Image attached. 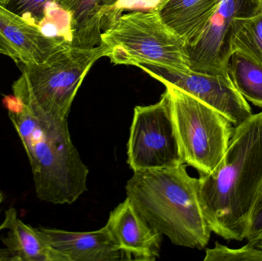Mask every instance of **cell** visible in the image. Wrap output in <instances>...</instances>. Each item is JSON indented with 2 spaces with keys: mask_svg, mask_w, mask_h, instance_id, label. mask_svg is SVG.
<instances>
[{
  "mask_svg": "<svg viewBox=\"0 0 262 261\" xmlns=\"http://www.w3.org/2000/svg\"><path fill=\"white\" fill-rule=\"evenodd\" d=\"M262 186V112L234 127L217 167L199 178V199L212 232L245 240L249 215Z\"/></svg>",
  "mask_w": 262,
  "mask_h": 261,
  "instance_id": "1",
  "label": "cell"
},
{
  "mask_svg": "<svg viewBox=\"0 0 262 261\" xmlns=\"http://www.w3.org/2000/svg\"><path fill=\"white\" fill-rule=\"evenodd\" d=\"M3 104L26 150L37 197L70 205L88 190L89 170L72 143L68 119L31 108L13 95Z\"/></svg>",
  "mask_w": 262,
  "mask_h": 261,
  "instance_id": "2",
  "label": "cell"
},
{
  "mask_svg": "<svg viewBox=\"0 0 262 261\" xmlns=\"http://www.w3.org/2000/svg\"><path fill=\"white\" fill-rule=\"evenodd\" d=\"M127 197L146 222L173 245L202 250L210 239L199 199V179L186 164L134 172L126 184Z\"/></svg>",
  "mask_w": 262,
  "mask_h": 261,
  "instance_id": "3",
  "label": "cell"
},
{
  "mask_svg": "<svg viewBox=\"0 0 262 261\" xmlns=\"http://www.w3.org/2000/svg\"><path fill=\"white\" fill-rule=\"evenodd\" d=\"M108 53L103 44L82 49L64 41L44 62L19 66L21 75L12 84V95L31 108L68 119L86 75Z\"/></svg>",
  "mask_w": 262,
  "mask_h": 261,
  "instance_id": "4",
  "label": "cell"
},
{
  "mask_svg": "<svg viewBox=\"0 0 262 261\" xmlns=\"http://www.w3.org/2000/svg\"><path fill=\"white\" fill-rule=\"evenodd\" d=\"M101 40L115 64L192 70L187 44L165 24L155 8L118 15L103 30Z\"/></svg>",
  "mask_w": 262,
  "mask_h": 261,
  "instance_id": "5",
  "label": "cell"
},
{
  "mask_svg": "<svg viewBox=\"0 0 262 261\" xmlns=\"http://www.w3.org/2000/svg\"><path fill=\"white\" fill-rule=\"evenodd\" d=\"M186 165L210 173L227 150L234 126L221 113L186 92L165 86Z\"/></svg>",
  "mask_w": 262,
  "mask_h": 261,
  "instance_id": "6",
  "label": "cell"
},
{
  "mask_svg": "<svg viewBox=\"0 0 262 261\" xmlns=\"http://www.w3.org/2000/svg\"><path fill=\"white\" fill-rule=\"evenodd\" d=\"M127 163L134 172L185 164L167 89L156 104L134 108L127 143Z\"/></svg>",
  "mask_w": 262,
  "mask_h": 261,
  "instance_id": "7",
  "label": "cell"
},
{
  "mask_svg": "<svg viewBox=\"0 0 262 261\" xmlns=\"http://www.w3.org/2000/svg\"><path fill=\"white\" fill-rule=\"evenodd\" d=\"M137 67L163 85L177 87L206 103L226 116L234 127L253 114L249 103L235 88L228 73L207 74L192 70L180 73L154 66Z\"/></svg>",
  "mask_w": 262,
  "mask_h": 261,
  "instance_id": "8",
  "label": "cell"
},
{
  "mask_svg": "<svg viewBox=\"0 0 262 261\" xmlns=\"http://www.w3.org/2000/svg\"><path fill=\"white\" fill-rule=\"evenodd\" d=\"M253 0H221L201 36L187 46L191 69L207 74H226L228 36L235 18L253 13Z\"/></svg>",
  "mask_w": 262,
  "mask_h": 261,
  "instance_id": "9",
  "label": "cell"
},
{
  "mask_svg": "<svg viewBox=\"0 0 262 261\" xmlns=\"http://www.w3.org/2000/svg\"><path fill=\"white\" fill-rule=\"evenodd\" d=\"M66 41L46 35L38 25L0 4V47L18 67L44 62Z\"/></svg>",
  "mask_w": 262,
  "mask_h": 261,
  "instance_id": "10",
  "label": "cell"
},
{
  "mask_svg": "<svg viewBox=\"0 0 262 261\" xmlns=\"http://www.w3.org/2000/svg\"><path fill=\"white\" fill-rule=\"evenodd\" d=\"M106 226L127 260H156L160 257L163 235L140 216L128 198L109 216Z\"/></svg>",
  "mask_w": 262,
  "mask_h": 261,
  "instance_id": "11",
  "label": "cell"
},
{
  "mask_svg": "<svg viewBox=\"0 0 262 261\" xmlns=\"http://www.w3.org/2000/svg\"><path fill=\"white\" fill-rule=\"evenodd\" d=\"M39 228L51 246L69 261L127 260L106 225L98 231L88 232Z\"/></svg>",
  "mask_w": 262,
  "mask_h": 261,
  "instance_id": "12",
  "label": "cell"
},
{
  "mask_svg": "<svg viewBox=\"0 0 262 261\" xmlns=\"http://www.w3.org/2000/svg\"><path fill=\"white\" fill-rule=\"evenodd\" d=\"M9 230L2 239L6 246L3 260L17 261H69L48 242L40 228L26 225L18 218L15 208L5 213V219L0 231Z\"/></svg>",
  "mask_w": 262,
  "mask_h": 261,
  "instance_id": "13",
  "label": "cell"
},
{
  "mask_svg": "<svg viewBox=\"0 0 262 261\" xmlns=\"http://www.w3.org/2000/svg\"><path fill=\"white\" fill-rule=\"evenodd\" d=\"M221 0H159L156 10L165 24L170 28L187 46L201 36Z\"/></svg>",
  "mask_w": 262,
  "mask_h": 261,
  "instance_id": "14",
  "label": "cell"
},
{
  "mask_svg": "<svg viewBox=\"0 0 262 261\" xmlns=\"http://www.w3.org/2000/svg\"><path fill=\"white\" fill-rule=\"evenodd\" d=\"M70 15L71 42L82 49L101 44L103 30L112 21L107 0H54Z\"/></svg>",
  "mask_w": 262,
  "mask_h": 261,
  "instance_id": "15",
  "label": "cell"
},
{
  "mask_svg": "<svg viewBox=\"0 0 262 261\" xmlns=\"http://www.w3.org/2000/svg\"><path fill=\"white\" fill-rule=\"evenodd\" d=\"M226 70L243 98L262 108V65L242 52L229 55Z\"/></svg>",
  "mask_w": 262,
  "mask_h": 261,
  "instance_id": "16",
  "label": "cell"
},
{
  "mask_svg": "<svg viewBox=\"0 0 262 261\" xmlns=\"http://www.w3.org/2000/svg\"><path fill=\"white\" fill-rule=\"evenodd\" d=\"M235 51L262 65V10L232 21L228 36V58Z\"/></svg>",
  "mask_w": 262,
  "mask_h": 261,
  "instance_id": "17",
  "label": "cell"
},
{
  "mask_svg": "<svg viewBox=\"0 0 262 261\" xmlns=\"http://www.w3.org/2000/svg\"><path fill=\"white\" fill-rule=\"evenodd\" d=\"M204 261H262V250L247 243L239 248H230L215 242L206 251Z\"/></svg>",
  "mask_w": 262,
  "mask_h": 261,
  "instance_id": "18",
  "label": "cell"
},
{
  "mask_svg": "<svg viewBox=\"0 0 262 261\" xmlns=\"http://www.w3.org/2000/svg\"><path fill=\"white\" fill-rule=\"evenodd\" d=\"M52 2L54 0H0V4L13 13L38 25Z\"/></svg>",
  "mask_w": 262,
  "mask_h": 261,
  "instance_id": "19",
  "label": "cell"
},
{
  "mask_svg": "<svg viewBox=\"0 0 262 261\" xmlns=\"http://www.w3.org/2000/svg\"><path fill=\"white\" fill-rule=\"evenodd\" d=\"M245 239L252 246L262 250V186L248 219Z\"/></svg>",
  "mask_w": 262,
  "mask_h": 261,
  "instance_id": "20",
  "label": "cell"
},
{
  "mask_svg": "<svg viewBox=\"0 0 262 261\" xmlns=\"http://www.w3.org/2000/svg\"><path fill=\"white\" fill-rule=\"evenodd\" d=\"M120 1L121 0H107V6L108 9L112 10L111 12H115V9H116Z\"/></svg>",
  "mask_w": 262,
  "mask_h": 261,
  "instance_id": "21",
  "label": "cell"
},
{
  "mask_svg": "<svg viewBox=\"0 0 262 261\" xmlns=\"http://www.w3.org/2000/svg\"><path fill=\"white\" fill-rule=\"evenodd\" d=\"M254 4H255V10L254 12L257 11L262 10V0H253Z\"/></svg>",
  "mask_w": 262,
  "mask_h": 261,
  "instance_id": "22",
  "label": "cell"
},
{
  "mask_svg": "<svg viewBox=\"0 0 262 261\" xmlns=\"http://www.w3.org/2000/svg\"><path fill=\"white\" fill-rule=\"evenodd\" d=\"M3 201V194L2 193L1 190H0V205H1L2 202ZM0 260H3V251H0Z\"/></svg>",
  "mask_w": 262,
  "mask_h": 261,
  "instance_id": "23",
  "label": "cell"
},
{
  "mask_svg": "<svg viewBox=\"0 0 262 261\" xmlns=\"http://www.w3.org/2000/svg\"><path fill=\"white\" fill-rule=\"evenodd\" d=\"M0 54H3V55H5L4 51L3 50L1 47H0Z\"/></svg>",
  "mask_w": 262,
  "mask_h": 261,
  "instance_id": "24",
  "label": "cell"
}]
</instances>
